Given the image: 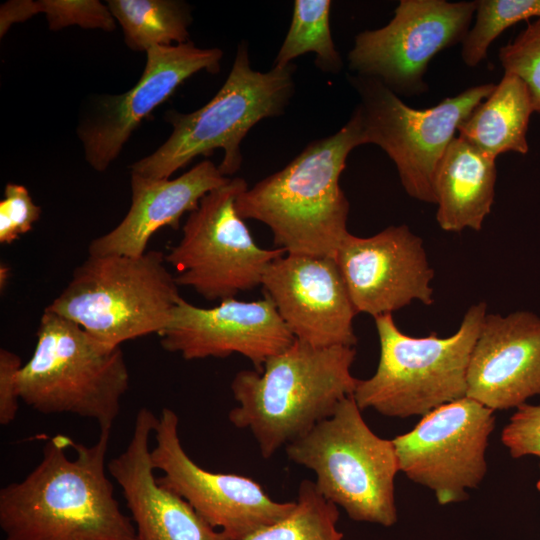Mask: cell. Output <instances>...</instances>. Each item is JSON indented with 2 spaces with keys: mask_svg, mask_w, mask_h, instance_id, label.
Returning a JSON list of instances; mask_svg holds the SVG:
<instances>
[{
  "mask_svg": "<svg viewBox=\"0 0 540 540\" xmlns=\"http://www.w3.org/2000/svg\"><path fill=\"white\" fill-rule=\"evenodd\" d=\"M110 435L100 430L91 445L48 438L39 463L0 490L4 540H137L107 474Z\"/></svg>",
  "mask_w": 540,
  "mask_h": 540,
  "instance_id": "cell-1",
  "label": "cell"
},
{
  "mask_svg": "<svg viewBox=\"0 0 540 540\" xmlns=\"http://www.w3.org/2000/svg\"><path fill=\"white\" fill-rule=\"evenodd\" d=\"M364 143L356 109L335 134L310 142L283 169L244 190L239 216L267 225L289 254L335 257L349 233V202L339 179L350 152Z\"/></svg>",
  "mask_w": 540,
  "mask_h": 540,
  "instance_id": "cell-2",
  "label": "cell"
},
{
  "mask_svg": "<svg viewBox=\"0 0 540 540\" xmlns=\"http://www.w3.org/2000/svg\"><path fill=\"white\" fill-rule=\"evenodd\" d=\"M355 356L354 347L320 348L295 340L261 371L242 370L234 376L231 390L238 405L229 412L230 422L250 430L262 457L270 458L353 395L359 381L351 373Z\"/></svg>",
  "mask_w": 540,
  "mask_h": 540,
  "instance_id": "cell-3",
  "label": "cell"
},
{
  "mask_svg": "<svg viewBox=\"0 0 540 540\" xmlns=\"http://www.w3.org/2000/svg\"><path fill=\"white\" fill-rule=\"evenodd\" d=\"M295 66H274L267 72L251 68L248 45H238L222 87L201 108L180 113L170 110L172 131L153 153L130 165V173L150 179H169L197 156L224 151L219 170L228 177L240 169V145L259 121L282 115L294 94Z\"/></svg>",
  "mask_w": 540,
  "mask_h": 540,
  "instance_id": "cell-4",
  "label": "cell"
},
{
  "mask_svg": "<svg viewBox=\"0 0 540 540\" xmlns=\"http://www.w3.org/2000/svg\"><path fill=\"white\" fill-rule=\"evenodd\" d=\"M36 338L18 374L20 400L45 415L72 414L94 420L100 430L112 429L129 388L121 347L46 309Z\"/></svg>",
  "mask_w": 540,
  "mask_h": 540,
  "instance_id": "cell-5",
  "label": "cell"
},
{
  "mask_svg": "<svg viewBox=\"0 0 540 540\" xmlns=\"http://www.w3.org/2000/svg\"><path fill=\"white\" fill-rule=\"evenodd\" d=\"M486 314L485 302L472 305L448 337L435 332L412 337L397 327L392 314L375 317L380 356L373 376L359 380L353 393L360 410L424 416L466 397L469 360Z\"/></svg>",
  "mask_w": 540,
  "mask_h": 540,
  "instance_id": "cell-6",
  "label": "cell"
},
{
  "mask_svg": "<svg viewBox=\"0 0 540 540\" xmlns=\"http://www.w3.org/2000/svg\"><path fill=\"white\" fill-rule=\"evenodd\" d=\"M166 263L154 250L140 256L89 255L45 309L110 346L159 334L182 298Z\"/></svg>",
  "mask_w": 540,
  "mask_h": 540,
  "instance_id": "cell-7",
  "label": "cell"
},
{
  "mask_svg": "<svg viewBox=\"0 0 540 540\" xmlns=\"http://www.w3.org/2000/svg\"><path fill=\"white\" fill-rule=\"evenodd\" d=\"M286 453L315 473L317 490L352 520L384 527L396 523L395 446L369 428L353 395L305 436L288 444Z\"/></svg>",
  "mask_w": 540,
  "mask_h": 540,
  "instance_id": "cell-8",
  "label": "cell"
},
{
  "mask_svg": "<svg viewBox=\"0 0 540 540\" xmlns=\"http://www.w3.org/2000/svg\"><path fill=\"white\" fill-rule=\"evenodd\" d=\"M349 82L360 99L355 109L361 118L364 143L379 146L389 156L410 197L435 204L438 163L461 122L496 84L476 85L433 107L416 109L374 78L355 74Z\"/></svg>",
  "mask_w": 540,
  "mask_h": 540,
  "instance_id": "cell-9",
  "label": "cell"
},
{
  "mask_svg": "<svg viewBox=\"0 0 540 540\" xmlns=\"http://www.w3.org/2000/svg\"><path fill=\"white\" fill-rule=\"evenodd\" d=\"M248 188L240 177L207 193L189 213L182 238L165 255L178 286L190 287L207 300L235 298L261 285L265 270L286 252L257 245L236 209Z\"/></svg>",
  "mask_w": 540,
  "mask_h": 540,
  "instance_id": "cell-10",
  "label": "cell"
},
{
  "mask_svg": "<svg viewBox=\"0 0 540 540\" xmlns=\"http://www.w3.org/2000/svg\"><path fill=\"white\" fill-rule=\"evenodd\" d=\"M475 10V1L401 0L387 25L356 35L347 56L349 69L397 95L424 93L429 62L462 43Z\"/></svg>",
  "mask_w": 540,
  "mask_h": 540,
  "instance_id": "cell-11",
  "label": "cell"
},
{
  "mask_svg": "<svg viewBox=\"0 0 540 540\" xmlns=\"http://www.w3.org/2000/svg\"><path fill=\"white\" fill-rule=\"evenodd\" d=\"M494 410L464 397L422 416L409 432L392 439L399 471L435 494L441 505L468 498L487 472L486 450Z\"/></svg>",
  "mask_w": 540,
  "mask_h": 540,
  "instance_id": "cell-12",
  "label": "cell"
},
{
  "mask_svg": "<svg viewBox=\"0 0 540 540\" xmlns=\"http://www.w3.org/2000/svg\"><path fill=\"white\" fill-rule=\"evenodd\" d=\"M174 410L158 416L151 448L157 481L185 499L209 525L231 540H244L256 530L286 517L295 501H274L252 478L206 470L184 450Z\"/></svg>",
  "mask_w": 540,
  "mask_h": 540,
  "instance_id": "cell-13",
  "label": "cell"
},
{
  "mask_svg": "<svg viewBox=\"0 0 540 540\" xmlns=\"http://www.w3.org/2000/svg\"><path fill=\"white\" fill-rule=\"evenodd\" d=\"M222 57L221 49L199 48L191 41L147 50L138 82L124 93L101 97L79 125L77 135L87 163L97 172L106 171L154 109L194 74L218 73Z\"/></svg>",
  "mask_w": 540,
  "mask_h": 540,
  "instance_id": "cell-14",
  "label": "cell"
},
{
  "mask_svg": "<svg viewBox=\"0 0 540 540\" xmlns=\"http://www.w3.org/2000/svg\"><path fill=\"white\" fill-rule=\"evenodd\" d=\"M335 259L357 313L375 318L413 301L434 303V271L422 239L407 225L369 237L348 233Z\"/></svg>",
  "mask_w": 540,
  "mask_h": 540,
  "instance_id": "cell-15",
  "label": "cell"
},
{
  "mask_svg": "<svg viewBox=\"0 0 540 540\" xmlns=\"http://www.w3.org/2000/svg\"><path fill=\"white\" fill-rule=\"evenodd\" d=\"M158 335L164 350L178 353L185 360L238 353L249 359L256 371L296 340L265 294L256 301L226 299L211 308L181 298Z\"/></svg>",
  "mask_w": 540,
  "mask_h": 540,
  "instance_id": "cell-16",
  "label": "cell"
},
{
  "mask_svg": "<svg viewBox=\"0 0 540 540\" xmlns=\"http://www.w3.org/2000/svg\"><path fill=\"white\" fill-rule=\"evenodd\" d=\"M261 286L296 340L314 347H354L357 314L335 257L285 253Z\"/></svg>",
  "mask_w": 540,
  "mask_h": 540,
  "instance_id": "cell-17",
  "label": "cell"
},
{
  "mask_svg": "<svg viewBox=\"0 0 540 540\" xmlns=\"http://www.w3.org/2000/svg\"><path fill=\"white\" fill-rule=\"evenodd\" d=\"M540 395V317L518 310L486 314L467 370V394L492 410Z\"/></svg>",
  "mask_w": 540,
  "mask_h": 540,
  "instance_id": "cell-18",
  "label": "cell"
},
{
  "mask_svg": "<svg viewBox=\"0 0 540 540\" xmlns=\"http://www.w3.org/2000/svg\"><path fill=\"white\" fill-rule=\"evenodd\" d=\"M157 419L149 408L139 409L126 448L107 464L125 499L137 540H231L185 499L158 483L150 447Z\"/></svg>",
  "mask_w": 540,
  "mask_h": 540,
  "instance_id": "cell-19",
  "label": "cell"
},
{
  "mask_svg": "<svg viewBox=\"0 0 540 540\" xmlns=\"http://www.w3.org/2000/svg\"><path fill=\"white\" fill-rule=\"evenodd\" d=\"M230 180L210 160H203L174 179H150L131 173V204L108 233L92 240L89 255L140 256L153 234L168 226L178 229L210 191Z\"/></svg>",
  "mask_w": 540,
  "mask_h": 540,
  "instance_id": "cell-20",
  "label": "cell"
},
{
  "mask_svg": "<svg viewBox=\"0 0 540 540\" xmlns=\"http://www.w3.org/2000/svg\"><path fill=\"white\" fill-rule=\"evenodd\" d=\"M496 159L455 137L434 175L436 221L447 232L480 231L495 198Z\"/></svg>",
  "mask_w": 540,
  "mask_h": 540,
  "instance_id": "cell-21",
  "label": "cell"
},
{
  "mask_svg": "<svg viewBox=\"0 0 540 540\" xmlns=\"http://www.w3.org/2000/svg\"><path fill=\"white\" fill-rule=\"evenodd\" d=\"M533 112L526 83L516 75L504 73L491 94L461 122L458 137L494 159L510 151L526 154Z\"/></svg>",
  "mask_w": 540,
  "mask_h": 540,
  "instance_id": "cell-22",
  "label": "cell"
},
{
  "mask_svg": "<svg viewBox=\"0 0 540 540\" xmlns=\"http://www.w3.org/2000/svg\"><path fill=\"white\" fill-rule=\"evenodd\" d=\"M124 42L135 52L189 41L190 7L178 0H108Z\"/></svg>",
  "mask_w": 540,
  "mask_h": 540,
  "instance_id": "cell-23",
  "label": "cell"
},
{
  "mask_svg": "<svg viewBox=\"0 0 540 540\" xmlns=\"http://www.w3.org/2000/svg\"><path fill=\"white\" fill-rule=\"evenodd\" d=\"M329 0H296L289 30L275 58L274 66L286 67L306 53L315 54L316 66L324 72L338 73L343 62L330 29Z\"/></svg>",
  "mask_w": 540,
  "mask_h": 540,
  "instance_id": "cell-24",
  "label": "cell"
},
{
  "mask_svg": "<svg viewBox=\"0 0 540 540\" xmlns=\"http://www.w3.org/2000/svg\"><path fill=\"white\" fill-rule=\"evenodd\" d=\"M338 519V506L323 497L314 482L303 480L293 510L244 540H344Z\"/></svg>",
  "mask_w": 540,
  "mask_h": 540,
  "instance_id": "cell-25",
  "label": "cell"
},
{
  "mask_svg": "<svg viewBox=\"0 0 540 540\" xmlns=\"http://www.w3.org/2000/svg\"><path fill=\"white\" fill-rule=\"evenodd\" d=\"M43 13L51 31L77 25L83 29L111 32L116 21L107 6L98 0H12L0 7V36L13 24Z\"/></svg>",
  "mask_w": 540,
  "mask_h": 540,
  "instance_id": "cell-26",
  "label": "cell"
},
{
  "mask_svg": "<svg viewBox=\"0 0 540 540\" xmlns=\"http://www.w3.org/2000/svg\"><path fill=\"white\" fill-rule=\"evenodd\" d=\"M475 23L462 41L461 58L476 67L487 56L491 43L512 25L540 18V0L475 1Z\"/></svg>",
  "mask_w": 540,
  "mask_h": 540,
  "instance_id": "cell-27",
  "label": "cell"
},
{
  "mask_svg": "<svg viewBox=\"0 0 540 540\" xmlns=\"http://www.w3.org/2000/svg\"><path fill=\"white\" fill-rule=\"evenodd\" d=\"M499 61L504 73L516 75L526 83L534 110L540 115V18L500 48Z\"/></svg>",
  "mask_w": 540,
  "mask_h": 540,
  "instance_id": "cell-28",
  "label": "cell"
},
{
  "mask_svg": "<svg viewBox=\"0 0 540 540\" xmlns=\"http://www.w3.org/2000/svg\"><path fill=\"white\" fill-rule=\"evenodd\" d=\"M3 196L0 201V243L8 245L32 229L42 210L21 184L7 183Z\"/></svg>",
  "mask_w": 540,
  "mask_h": 540,
  "instance_id": "cell-29",
  "label": "cell"
},
{
  "mask_svg": "<svg viewBox=\"0 0 540 540\" xmlns=\"http://www.w3.org/2000/svg\"><path fill=\"white\" fill-rule=\"evenodd\" d=\"M501 441L513 458H540V405L525 403L517 407L502 430Z\"/></svg>",
  "mask_w": 540,
  "mask_h": 540,
  "instance_id": "cell-30",
  "label": "cell"
},
{
  "mask_svg": "<svg viewBox=\"0 0 540 540\" xmlns=\"http://www.w3.org/2000/svg\"><path fill=\"white\" fill-rule=\"evenodd\" d=\"M21 358L5 348L0 349V424L7 426L16 418L19 409L18 374Z\"/></svg>",
  "mask_w": 540,
  "mask_h": 540,
  "instance_id": "cell-31",
  "label": "cell"
},
{
  "mask_svg": "<svg viewBox=\"0 0 540 540\" xmlns=\"http://www.w3.org/2000/svg\"><path fill=\"white\" fill-rule=\"evenodd\" d=\"M9 278H10V268L6 264L1 263V266H0V288H1L2 292H3V289L6 288Z\"/></svg>",
  "mask_w": 540,
  "mask_h": 540,
  "instance_id": "cell-32",
  "label": "cell"
}]
</instances>
